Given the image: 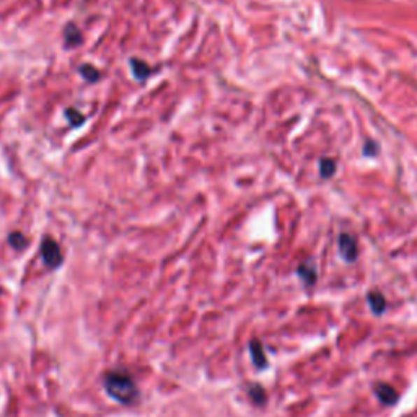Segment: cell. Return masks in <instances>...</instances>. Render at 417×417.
I'll list each match as a JSON object with an SVG mask.
<instances>
[{
    "instance_id": "obj_1",
    "label": "cell",
    "mask_w": 417,
    "mask_h": 417,
    "mask_svg": "<svg viewBox=\"0 0 417 417\" xmlns=\"http://www.w3.org/2000/svg\"><path fill=\"white\" fill-rule=\"evenodd\" d=\"M103 388L113 401L121 406H134L139 401V388L126 370H108L103 375Z\"/></svg>"
},
{
    "instance_id": "obj_2",
    "label": "cell",
    "mask_w": 417,
    "mask_h": 417,
    "mask_svg": "<svg viewBox=\"0 0 417 417\" xmlns=\"http://www.w3.org/2000/svg\"><path fill=\"white\" fill-rule=\"evenodd\" d=\"M39 253H41L43 262L46 264L48 269H57V267L62 266L64 262V255L59 243L54 240L52 236H44L41 241V246H39Z\"/></svg>"
},
{
    "instance_id": "obj_3",
    "label": "cell",
    "mask_w": 417,
    "mask_h": 417,
    "mask_svg": "<svg viewBox=\"0 0 417 417\" xmlns=\"http://www.w3.org/2000/svg\"><path fill=\"white\" fill-rule=\"evenodd\" d=\"M337 245H339V255L342 260L347 262L357 260V256H359V246H357L354 236L349 235V233H342V235H339V240H337Z\"/></svg>"
},
{
    "instance_id": "obj_4",
    "label": "cell",
    "mask_w": 417,
    "mask_h": 417,
    "mask_svg": "<svg viewBox=\"0 0 417 417\" xmlns=\"http://www.w3.org/2000/svg\"><path fill=\"white\" fill-rule=\"evenodd\" d=\"M248 351H250L253 365H255L257 370H266L269 362H267V355L262 342L260 339H251L250 344H248Z\"/></svg>"
},
{
    "instance_id": "obj_5",
    "label": "cell",
    "mask_w": 417,
    "mask_h": 417,
    "mask_svg": "<svg viewBox=\"0 0 417 417\" xmlns=\"http://www.w3.org/2000/svg\"><path fill=\"white\" fill-rule=\"evenodd\" d=\"M374 391H375V396L379 398L381 404L395 406L396 403H398V400H400L398 391H396L393 386L388 383H376L374 386Z\"/></svg>"
},
{
    "instance_id": "obj_6",
    "label": "cell",
    "mask_w": 417,
    "mask_h": 417,
    "mask_svg": "<svg viewBox=\"0 0 417 417\" xmlns=\"http://www.w3.org/2000/svg\"><path fill=\"white\" fill-rule=\"evenodd\" d=\"M297 274L302 281H304V284L306 287L310 285H315L316 282V269H315V264H313L311 261H306V262H302V264L297 267Z\"/></svg>"
},
{
    "instance_id": "obj_7",
    "label": "cell",
    "mask_w": 417,
    "mask_h": 417,
    "mask_svg": "<svg viewBox=\"0 0 417 417\" xmlns=\"http://www.w3.org/2000/svg\"><path fill=\"white\" fill-rule=\"evenodd\" d=\"M246 393H248V398L251 400V403L255 406H264L266 401H267V395H266V390L262 388L261 385L257 383H250L246 388Z\"/></svg>"
},
{
    "instance_id": "obj_8",
    "label": "cell",
    "mask_w": 417,
    "mask_h": 417,
    "mask_svg": "<svg viewBox=\"0 0 417 417\" xmlns=\"http://www.w3.org/2000/svg\"><path fill=\"white\" fill-rule=\"evenodd\" d=\"M367 302H369L370 309L375 313V315H381V313L386 310V299L383 297V294L379 290L369 292V295H367Z\"/></svg>"
},
{
    "instance_id": "obj_9",
    "label": "cell",
    "mask_w": 417,
    "mask_h": 417,
    "mask_svg": "<svg viewBox=\"0 0 417 417\" xmlns=\"http://www.w3.org/2000/svg\"><path fill=\"white\" fill-rule=\"evenodd\" d=\"M64 38H66L67 48H76L83 41L80 29H78L73 23H69L66 29H64Z\"/></svg>"
},
{
    "instance_id": "obj_10",
    "label": "cell",
    "mask_w": 417,
    "mask_h": 417,
    "mask_svg": "<svg viewBox=\"0 0 417 417\" xmlns=\"http://www.w3.org/2000/svg\"><path fill=\"white\" fill-rule=\"evenodd\" d=\"M131 66H132L134 76H136V78H139V80H146V78L150 76V67H148L146 62L139 61V59H131Z\"/></svg>"
},
{
    "instance_id": "obj_11",
    "label": "cell",
    "mask_w": 417,
    "mask_h": 417,
    "mask_svg": "<svg viewBox=\"0 0 417 417\" xmlns=\"http://www.w3.org/2000/svg\"><path fill=\"white\" fill-rule=\"evenodd\" d=\"M8 245L13 248V250H24V248H27V245H28V240H27V236L23 235V233H20V232H13V233H10L8 235Z\"/></svg>"
},
{
    "instance_id": "obj_12",
    "label": "cell",
    "mask_w": 417,
    "mask_h": 417,
    "mask_svg": "<svg viewBox=\"0 0 417 417\" xmlns=\"http://www.w3.org/2000/svg\"><path fill=\"white\" fill-rule=\"evenodd\" d=\"M78 71H80L82 77L85 78V80H88V82H97L98 78H100V72H98V69L90 66V64H85V66H80V69H78Z\"/></svg>"
},
{
    "instance_id": "obj_13",
    "label": "cell",
    "mask_w": 417,
    "mask_h": 417,
    "mask_svg": "<svg viewBox=\"0 0 417 417\" xmlns=\"http://www.w3.org/2000/svg\"><path fill=\"white\" fill-rule=\"evenodd\" d=\"M66 118L69 119V122H71L72 126H76V127L82 126V122L85 121V116L78 113L76 108H69L67 111H66Z\"/></svg>"
},
{
    "instance_id": "obj_14",
    "label": "cell",
    "mask_w": 417,
    "mask_h": 417,
    "mask_svg": "<svg viewBox=\"0 0 417 417\" xmlns=\"http://www.w3.org/2000/svg\"><path fill=\"white\" fill-rule=\"evenodd\" d=\"M320 170H321V175L325 178H330L332 173L336 171V163L330 160V158H323L321 160V165H320Z\"/></svg>"
}]
</instances>
